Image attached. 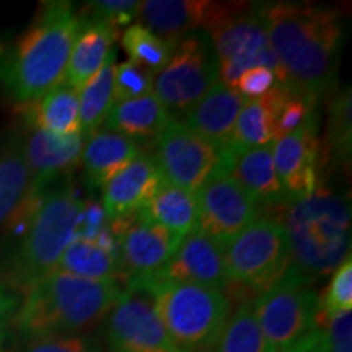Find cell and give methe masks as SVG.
I'll list each match as a JSON object with an SVG mask.
<instances>
[{"label": "cell", "mask_w": 352, "mask_h": 352, "mask_svg": "<svg viewBox=\"0 0 352 352\" xmlns=\"http://www.w3.org/2000/svg\"><path fill=\"white\" fill-rule=\"evenodd\" d=\"M263 20L284 70V88L316 101L331 94L346 39L341 12L305 2H267Z\"/></svg>", "instance_id": "6da1fadb"}, {"label": "cell", "mask_w": 352, "mask_h": 352, "mask_svg": "<svg viewBox=\"0 0 352 352\" xmlns=\"http://www.w3.org/2000/svg\"><path fill=\"white\" fill-rule=\"evenodd\" d=\"M83 16L70 2H47L26 32L0 50V88L19 108L46 95L65 77Z\"/></svg>", "instance_id": "7a4b0ae2"}, {"label": "cell", "mask_w": 352, "mask_h": 352, "mask_svg": "<svg viewBox=\"0 0 352 352\" xmlns=\"http://www.w3.org/2000/svg\"><path fill=\"white\" fill-rule=\"evenodd\" d=\"M122 289L114 280H91L52 271L20 292L15 331L32 341L76 336L108 316Z\"/></svg>", "instance_id": "3957f363"}, {"label": "cell", "mask_w": 352, "mask_h": 352, "mask_svg": "<svg viewBox=\"0 0 352 352\" xmlns=\"http://www.w3.org/2000/svg\"><path fill=\"white\" fill-rule=\"evenodd\" d=\"M276 220L285 233L290 266L311 283L333 274L351 256L349 197L329 186L310 196L274 206Z\"/></svg>", "instance_id": "277c9868"}, {"label": "cell", "mask_w": 352, "mask_h": 352, "mask_svg": "<svg viewBox=\"0 0 352 352\" xmlns=\"http://www.w3.org/2000/svg\"><path fill=\"white\" fill-rule=\"evenodd\" d=\"M85 201L67 179L43 191L33 212L20 228V241L8 254L6 283L25 290L56 271L65 248L77 236Z\"/></svg>", "instance_id": "5b68a950"}, {"label": "cell", "mask_w": 352, "mask_h": 352, "mask_svg": "<svg viewBox=\"0 0 352 352\" xmlns=\"http://www.w3.org/2000/svg\"><path fill=\"white\" fill-rule=\"evenodd\" d=\"M140 289L179 352H214L230 318L232 303L223 290L192 284L158 283Z\"/></svg>", "instance_id": "8992f818"}, {"label": "cell", "mask_w": 352, "mask_h": 352, "mask_svg": "<svg viewBox=\"0 0 352 352\" xmlns=\"http://www.w3.org/2000/svg\"><path fill=\"white\" fill-rule=\"evenodd\" d=\"M252 307L270 352L307 349L315 341L323 316L314 283L294 266L259 294Z\"/></svg>", "instance_id": "52a82bcc"}, {"label": "cell", "mask_w": 352, "mask_h": 352, "mask_svg": "<svg viewBox=\"0 0 352 352\" xmlns=\"http://www.w3.org/2000/svg\"><path fill=\"white\" fill-rule=\"evenodd\" d=\"M206 32L217 56L220 82L235 88L245 70L266 67L274 74L277 85L285 87L284 70L264 26L263 3L223 2Z\"/></svg>", "instance_id": "ba28073f"}, {"label": "cell", "mask_w": 352, "mask_h": 352, "mask_svg": "<svg viewBox=\"0 0 352 352\" xmlns=\"http://www.w3.org/2000/svg\"><path fill=\"white\" fill-rule=\"evenodd\" d=\"M219 82V63L208 32L197 30L176 39L171 56L153 82L168 114L184 116Z\"/></svg>", "instance_id": "9c48e42d"}, {"label": "cell", "mask_w": 352, "mask_h": 352, "mask_svg": "<svg viewBox=\"0 0 352 352\" xmlns=\"http://www.w3.org/2000/svg\"><path fill=\"white\" fill-rule=\"evenodd\" d=\"M290 266L287 239L283 227L270 217H259L226 246L228 285L263 294Z\"/></svg>", "instance_id": "30bf717a"}, {"label": "cell", "mask_w": 352, "mask_h": 352, "mask_svg": "<svg viewBox=\"0 0 352 352\" xmlns=\"http://www.w3.org/2000/svg\"><path fill=\"white\" fill-rule=\"evenodd\" d=\"M153 160L166 183L196 195L220 166L222 148L202 139L183 121L170 118L157 139Z\"/></svg>", "instance_id": "8fae6325"}, {"label": "cell", "mask_w": 352, "mask_h": 352, "mask_svg": "<svg viewBox=\"0 0 352 352\" xmlns=\"http://www.w3.org/2000/svg\"><path fill=\"white\" fill-rule=\"evenodd\" d=\"M197 230L226 248L250 223L259 219L263 208L227 171L217 168L196 192Z\"/></svg>", "instance_id": "7c38bea8"}, {"label": "cell", "mask_w": 352, "mask_h": 352, "mask_svg": "<svg viewBox=\"0 0 352 352\" xmlns=\"http://www.w3.org/2000/svg\"><path fill=\"white\" fill-rule=\"evenodd\" d=\"M108 226L116 236L121 279L126 285L140 283L162 270L183 240L140 212L113 220Z\"/></svg>", "instance_id": "4fadbf2b"}, {"label": "cell", "mask_w": 352, "mask_h": 352, "mask_svg": "<svg viewBox=\"0 0 352 352\" xmlns=\"http://www.w3.org/2000/svg\"><path fill=\"white\" fill-rule=\"evenodd\" d=\"M107 318L109 352H179L145 290L126 287Z\"/></svg>", "instance_id": "5bb4252c"}, {"label": "cell", "mask_w": 352, "mask_h": 352, "mask_svg": "<svg viewBox=\"0 0 352 352\" xmlns=\"http://www.w3.org/2000/svg\"><path fill=\"white\" fill-rule=\"evenodd\" d=\"M158 283L192 284L226 292L228 287L226 248L196 228L184 236L162 270L140 283L127 284V287H144Z\"/></svg>", "instance_id": "9a60e30c"}, {"label": "cell", "mask_w": 352, "mask_h": 352, "mask_svg": "<svg viewBox=\"0 0 352 352\" xmlns=\"http://www.w3.org/2000/svg\"><path fill=\"white\" fill-rule=\"evenodd\" d=\"M318 120L272 142V160L287 201L310 196L320 186Z\"/></svg>", "instance_id": "2e32d148"}, {"label": "cell", "mask_w": 352, "mask_h": 352, "mask_svg": "<svg viewBox=\"0 0 352 352\" xmlns=\"http://www.w3.org/2000/svg\"><path fill=\"white\" fill-rule=\"evenodd\" d=\"M83 144L82 132L59 135L30 127L28 134L21 138V147L34 188L43 192L67 178L80 160Z\"/></svg>", "instance_id": "e0dca14e"}, {"label": "cell", "mask_w": 352, "mask_h": 352, "mask_svg": "<svg viewBox=\"0 0 352 352\" xmlns=\"http://www.w3.org/2000/svg\"><path fill=\"white\" fill-rule=\"evenodd\" d=\"M41 195L26 165L21 138L6 140L0 145V235L23 227Z\"/></svg>", "instance_id": "ac0fdd59"}, {"label": "cell", "mask_w": 352, "mask_h": 352, "mask_svg": "<svg viewBox=\"0 0 352 352\" xmlns=\"http://www.w3.org/2000/svg\"><path fill=\"white\" fill-rule=\"evenodd\" d=\"M223 3L208 0H145L140 2L138 20L157 36L175 43L184 34L208 30Z\"/></svg>", "instance_id": "d6986e66"}, {"label": "cell", "mask_w": 352, "mask_h": 352, "mask_svg": "<svg viewBox=\"0 0 352 352\" xmlns=\"http://www.w3.org/2000/svg\"><path fill=\"white\" fill-rule=\"evenodd\" d=\"M219 168L227 171L261 208L287 202L274 168L272 144L243 151L222 148Z\"/></svg>", "instance_id": "ffe728a7"}, {"label": "cell", "mask_w": 352, "mask_h": 352, "mask_svg": "<svg viewBox=\"0 0 352 352\" xmlns=\"http://www.w3.org/2000/svg\"><path fill=\"white\" fill-rule=\"evenodd\" d=\"M160 182L153 157L140 152L103 186V210L108 222L140 212Z\"/></svg>", "instance_id": "44dd1931"}, {"label": "cell", "mask_w": 352, "mask_h": 352, "mask_svg": "<svg viewBox=\"0 0 352 352\" xmlns=\"http://www.w3.org/2000/svg\"><path fill=\"white\" fill-rule=\"evenodd\" d=\"M245 101L235 88L219 80L184 114L183 124L202 139L223 148L230 140L233 126Z\"/></svg>", "instance_id": "7402d4cb"}, {"label": "cell", "mask_w": 352, "mask_h": 352, "mask_svg": "<svg viewBox=\"0 0 352 352\" xmlns=\"http://www.w3.org/2000/svg\"><path fill=\"white\" fill-rule=\"evenodd\" d=\"M140 153L139 145L113 131H96L85 139L82 151L83 179L91 189H103L118 171Z\"/></svg>", "instance_id": "603a6c76"}, {"label": "cell", "mask_w": 352, "mask_h": 352, "mask_svg": "<svg viewBox=\"0 0 352 352\" xmlns=\"http://www.w3.org/2000/svg\"><path fill=\"white\" fill-rule=\"evenodd\" d=\"M116 38V28L104 21L83 19L80 33L70 52L64 80L80 90L108 60Z\"/></svg>", "instance_id": "cb8c5ba5"}, {"label": "cell", "mask_w": 352, "mask_h": 352, "mask_svg": "<svg viewBox=\"0 0 352 352\" xmlns=\"http://www.w3.org/2000/svg\"><path fill=\"white\" fill-rule=\"evenodd\" d=\"M170 118L168 111L157 96L148 94L135 100L114 103L103 122V127L132 140H157Z\"/></svg>", "instance_id": "d4e9b609"}, {"label": "cell", "mask_w": 352, "mask_h": 352, "mask_svg": "<svg viewBox=\"0 0 352 352\" xmlns=\"http://www.w3.org/2000/svg\"><path fill=\"white\" fill-rule=\"evenodd\" d=\"M78 91L65 80L57 83L34 103L21 108L25 109L28 126L59 135L80 132Z\"/></svg>", "instance_id": "484cf974"}, {"label": "cell", "mask_w": 352, "mask_h": 352, "mask_svg": "<svg viewBox=\"0 0 352 352\" xmlns=\"http://www.w3.org/2000/svg\"><path fill=\"white\" fill-rule=\"evenodd\" d=\"M140 214L184 239L197 227L196 195L166 183L162 178L155 192L140 210Z\"/></svg>", "instance_id": "4316f807"}, {"label": "cell", "mask_w": 352, "mask_h": 352, "mask_svg": "<svg viewBox=\"0 0 352 352\" xmlns=\"http://www.w3.org/2000/svg\"><path fill=\"white\" fill-rule=\"evenodd\" d=\"M56 270L91 280L120 283L121 279L120 254L82 236H76L65 248Z\"/></svg>", "instance_id": "83f0119b"}, {"label": "cell", "mask_w": 352, "mask_h": 352, "mask_svg": "<svg viewBox=\"0 0 352 352\" xmlns=\"http://www.w3.org/2000/svg\"><path fill=\"white\" fill-rule=\"evenodd\" d=\"M352 100L351 87L331 96L324 142L320 145L321 160L329 168L349 165L352 155Z\"/></svg>", "instance_id": "f1b7e54d"}, {"label": "cell", "mask_w": 352, "mask_h": 352, "mask_svg": "<svg viewBox=\"0 0 352 352\" xmlns=\"http://www.w3.org/2000/svg\"><path fill=\"white\" fill-rule=\"evenodd\" d=\"M114 54L103 67L78 91V116L83 138H90L103 126L114 104Z\"/></svg>", "instance_id": "f546056e"}, {"label": "cell", "mask_w": 352, "mask_h": 352, "mask_svg": "<svg viewBox=\"0 0 352 352\" xmlns=\"http://www.w3.org/2000/svg\"><path fill=\"white\" fill-rule=\"evenodd\" d=\"M274 142L271 109L266 95L258 100H246L233 126L230 140L223 148L243 151V148L261 147Z\"/></svg>", "instance_id": "4dcf8cb0"}, {"label": "cell", "mask_w": 352, "mask_h": 352, "mask_svg": "<svg viewBox=\"0 0 352 352\" xmlns=\"http://www.w3.org/2000/svg\"><path fill=\"white\" fill-rule=\"evenodd\" d=\"M214 352H270L252 302L240 303L235 314L230 315Z\"/></svg>", "instance_id": "1f68e13d"}, {"label": "cell", "mask_w": 352, "mask_h": 352, "mask_svg": "<svg viewBox=\"0 0 352 352\" xmlns=\"http://www.w3.org/2000/svg\"><path fill=\"white\" fill-rule=\"evenodd\" d=\"M173 44L175 43L166 41L148 32L139 23L131 25L122 33V47L129 56L131 63L142 65L152 74L160 72L165 67L171 56Z\"/></svg>", "instance_id": "d6a6232c"}, {"label": "cell", "mask_w": 352, "mask_h": 352, "mask_svg": "<svg viewBox=\"0 0 352 352\" xmlns=\"http://www.w3.org/2000/svg\"><path fill=\"white\" fill-rule=\"evenodd\" d=\"M303 351L352 352V311L323 314L315 341Z\"/></svg>", "instance_id": "836d02e7"}, {"label": "cell", "mask_w": 352, "mask_h": 352, "mask_svg": "<svg viewBox=\"0 0 352 352\" xmlns=\"http://www.w3.org/2000/svg\"><path fill=\"white\" fill-rule=\"evenodd\" d=\"M155 74L142 65L122 63L114 67V103L127 100H135L152 94Z\"/></svg>", "instance_id": "e575fe53"}, {"label": "cell", "mask_w": 352, "mask_h": 352, "mask_svg": "<svg viewBox=\"0 0 352 352\" xmlns=\"http://www.w3.org/2000/svg\"><path fill=\"white\" fill-rule=\"evenodd\" d=\"M321 300V310L324 315L352 311V259H344L333 272L327 290Z\"/></svg>", "instance_id": "d590c367"}, {"label": "cell", "mask_w": 352, "mask_h": 352, "mask_svg": "<svg viewBox=\"0 0 352 352\" xmlns=\"http://www.w3.org/2000/svg\"><path fill=\"white\" fill-rule=\"evenodd\" d=\"M140 2L138 0H95L87 3V10L90 13L88 19L104 21L113 28L129 25L138 19Z\"/></svg>", "instance_id": "8d00e7d4"}, {"label": "cell", "mask_w": 352, "mask_h": 352, "mask_svg": "<svg viewBox=\"0 0 352 352\" xmlns=\"http://www.w3.org/2000/svg\"><path fill=\"white\" fill-rule=\"evenodd\" d=\"M21 352H101L98 341L91 336H64L32 341Z\"/></svg>", "instance_id": "74e56055"}, {"label": "cell", "mask_w": 352, "mask_h": 352, "mask_svg": "<svg viewBox=\"0 0 352 352\" xmlns=\"http://www.w3.org/2000/svg\"><path fill=\"white\" fill-rule=\"evenodd\" d=\"M274 85H277L276 77L270 69L253 67L241 74L239 80H236L235 90L245 100H258L270 94Z\"/></svg>", "instance_id": "f35d334b"}, {"label": "cell", "mask_w": 352, "mask_h": 352, "mask_svg": "<svg viewBox=\"0 0 352 352\" xmlns=\"http://www.w3.org/2000/svg\"><path fill=\"white\" fill-rule=\"evenodd\" d=\"M20 305V292L0 280V352H6L12 331L15 329V315Z\"/></svg>", "instance_id": "ab89813d"}, {"label": "cell", "mask_w": 352, "mask_h": 352, "mask_svg": "<svg viewBox=\"0 0 352 352\" xmlns=\"http://www.w3.org/2000/svg\"><path fill=\"white\" fill-rule=\"evenodd\" d=\"M296 352H311V351H296Z\"/></svg>", "instance_id": "60d3db41"}]
</instances>
